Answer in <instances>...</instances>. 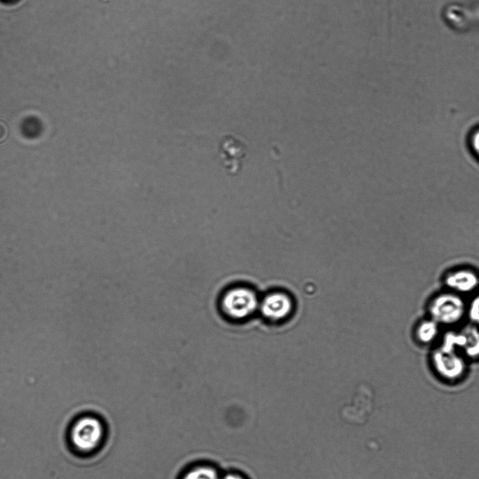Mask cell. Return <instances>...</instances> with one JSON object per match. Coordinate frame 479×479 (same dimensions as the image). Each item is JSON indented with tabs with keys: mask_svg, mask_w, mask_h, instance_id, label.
Segmentation results:
<instances>
[{
	"mask_svg": "<svg viewBox=\"0 0 479 479\" xmlns=\"http://www.w3.org/2000/svg\"><path fill=\"white\" fill-rule=\"evenodd\" d=\"M105 436V425L100 419L93 414H84L72 424L68 438L74 452L86 455L96 452Z\"/></svg>",
	"mask_w": 479,
	"mask_h": 479,
	"instance_id": "cell-1",
	"label": "cell"
},
{
	"mask_svg": "<svg viewBox=\"0 0 479 479\" xmlns=\"http://www.w3.org/2000/svg\"><path fill=\"white\" fill-rule=\"evenodd\" d=\"M218 309L227 320L239 322L250 317L258 307L256 293L242 285L225 289L218 298Z\"/></svg>",
	"mask_w": 479,
	"mask_h": 479,
	"instance_id": "cell-2",
	"label": "cell"
},
{
	"mask_svg": "<svg viewBox=\"0 0 479 479\" xmlns=\"http://www.w3.org/2000/svg\"><path fill=\"white\" fill-rule=\"evenodd\" d=\"M427 313L441 327H452L466 317V301L464 296L445 289L429 300Z\"/></svg>",
	"mask_w": 479,
	"mask_h": 479,
	"instance_id": "cell-3",
	"label": "cell"
},
{
	"mask_svg": "<svg viewBox=\"0 0 479 479\" xmlns=\"http://www.w3.org/2000/svg\"><path fill=\"white\" fill-rule=\"evenodd\" d=\"M439 346L455 350L468 361L479 360V327L468 323L451 329L442 336Z\"/></svg>",
	"mask_w": 479,
	"mask_h": 479,
	"instance_id": "cell-4",
	"label": "cell"
},
{
	"mask_svg": "<svg viewBox=\"0 0 479 479\" xmlns=\"http://www.w3.org/2000/svg\"><path fill=\"white\" fill-rule=\"evenodd\" d=\"M430 360L435 372L448 380L460 378L466 372L468 362L459 352L440 346L433 349Z\"/></svg>",
	"mask_w": 479,
	"mask_h": 479,
	"instance_id": "cell-5",
	"label": "cell"
},
{
	"mask_svg": "<svg viewBox=\"0 0 479 479\" xmlns=\"http://www.w3.org/2000/svg\"><path fill=\"white\" fill-rule=\"evenodd\" d=\"M247 149L246 144L232 135H225L221 139L218 144L220 159L230 175L235 176L240 171Z\"/></svg>",
	"mask_w": 479,
	"mask_h": 479,
	"instance_id": "cell-6",
	"label": "cell"
},
{
	"mask_svg": "<svg viewBox=\"0 0 479 479\" xmlns=\"http://www.w3.org/2000/svg\"><path fill=\"white\" fill-rule=\"evenodd\" d=\"M443 284L445 289L461 296L472 295L479 290V274L471 268H457L445 274Z\"/></svg>",
	"mask_w": 479,
	"mask_h": 479,
	"instance_id": "cell-7",
	"label": "cell"
},
{
	"mask_svg": "<svg viewBox=\"0 0 479 479\" xmlns=\"http://www.w3.org/2000/svg\"><path fill=\"white\" fill-rule=\"evenodd\" d=\"M262 315L272 321L286 318L292 311L293 303L291 298L282 292L268 294L259 304Z\"/></svg>",
	"mask_w": 479,
	"mask_h": 479,
	"instance_id": "cell-8",
	"label": "cell"
},
{
	"mask_svg": "<svg viewBox=\"0 0 479 479\" xmlns=\"http://www.w3.org/2000/svg\"><path fill=\"white\" fill-rule=\"evenodd\" d=\"M440 328L436 322L427 317L419 321L415 327V339L420 344H431L439 337Z\"/></svg>",
	"mask_w": 479,
	"mask_h": 479,
	"instance_id": "cell-9",
	"label": "cell"
},
{
	"mask_svg": "<svg viewBox=\"0 0 479 479\" xmlns=\"http://www.w3.org/2000/svg\"><path fill=\"white\" fill-rule=\"evenodd\" d=\"M362 397L361 393L357 394L353 402L343 410V416L348 421L360 424L367 415L368 401Z\"/></svg>",
	"mask_w": 479,
	"mask_h": 479,
	"instance_id": "cell-10",
	"label": "cell"
},
{
	"mask_svg": "<svg viewBox=\"0 0 479 479\" xmlns=\"http://www.w3.org/2000/svg\"><path fill=\"white\" fill-rule=\"evenodd\" d=\"M221 475L212 465L198 464L188 469L181 479H221Z\"/></svg>",
	"mask_w": 479,
	"mask_h": 479,
	"instance_id": "cell-11",
	"label": "cell"
},
{
	"mask_svg": "<svg viewBox=\"0 0 479 479\" xmlns=\"http://www.w3.org/2000/svg\"><path fill=\"white\" fill-rule=\"evenodd\" d=\"M466 317L469 323L479 327V290L466 302Z\"/></svg>",
	"mask_w": 479,
	"mask_h": 479,
	"instance_id": "cell-12",
	"label": "cell"
},
{
	"mask_svg": "<svg viewBox=\"0 0 479 479\" xmlns=\"http://www.w3.org/2000/svg\"><path fill=\"white\" fill-rule=\"evenodd\" d=\"M471 145L475 153L479 157V129L475 131L472 136Z\"/></svg>",
	"mask_w": 479,
	"mask_h": 479,
	"instance_id": "cell-13",
	"label": "cell"
},
{
	"mask_svg": "<svg viewBox=\"0 0 479 479\" xmlns=\"http://www.w3.org/2000/svg\"><path fill=\"white\" fill-rule=\"evenodd\" d=\"M221 479H244L240 474L235 473H228L221 477Z\"/></svg>",
	"mask_w": 479,
	"mask_h": 479,
	"instance_id": "cell-14",
	"label": "cell"
}]
</instances>
